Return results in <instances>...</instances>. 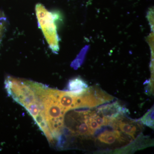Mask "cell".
<instances>
[{
	"mask_svg": "<svg viewBox=\"0 0 154 154\" xmlns=\"http://www.w3.org/2000/svg\"><path fill=\"white\" fill-rule=\"evenodd\" d=\"M31 85L41 102L42 111L50 132L54 141L59 140L64 128L66 112L58 102L54 94L53 89L33 81Z\"/></svg>",
	"mask_w": 154,
	"mask_h": 154,
	"instance_id": "obj_1",
	"label": "cell"
},
{
	"mask_svg": "<svg viewBox=\"0 0 154 154\" xmlns=\"http://www.w3.org/2000/svg\"><path fill=\"white\" fill-rule=\"evenodd\" d=\"M35 11L39 28H41L50 48L53 52H57L59 47L55 24L57 17L54 13L48 11L40 3L36 4Z\"/></svg>",
	"mask_w": 154,
	"mask_h": 154,
	"instance_id": "obj_2",
	"label": "cell"
},
{
	"mask_svg": "<svg viewBox=\"0 0 154 154\" xmlns=\"http://www.w3.org/2000/svg\"><path fill=\"white\" fill-rule=\"evenodd\" d=\"M110 124L114 129L129 135L134 139L139 130V125L135 122L125 118L123 115L113 119L110 121Z\"/></svg>",
	"mask_w": 154,
	"mask_h": 154,
	"instance_id": "obj_3",
	"label": "cell"
},
{
	"mask_svg": "<svg viewBox=\"0 0 154 154\" xmlns=\"http://www.w3.org/2000/svg\"><path fill=\"white\" fill-rule=\"evenodd\" d=\"M125 108L122 107L117 102L104 105L98 108L97 110V113L108 119L110 121L119 116L123 115L125 113Z\"/></svg>",
	"mask_w": 154,
	"mask_h": 154,
	"instance_id": "obj_4",
	"label": "cell"
},
{
	"mask_svg": "<svg viewBox=\"0 0 154 154\" xmlns=\"http://www.w3.org/2000/svg\"><path fill=\"white\" fill-rule=\"evenodd\" d=\"M122 133L117 130H114L113 131H105L98 136V140L101 143L105 144H113L116 142H122L125 141V138Z\"/></svg>",
	"mask_w": 154,
	"mask_h": 154,
	"instance_id": "obj_5",
	"label": "cell"
},
{
	"mask_svg": "<svg viewBox=\"0 0 154 154\" xmlns=\"http://www.w3.org/2000/svg\"><path fill=\"white\" fill-rule=\"evenodd\" d=\"M88 88L87 83L79 77L70 80L67 85V91L75 95L83 94Z\"/></svg>",
	"mask_w": 154,
	"mask_h": 154,
	"instance_id": "obj_6",
	"label": "cell"
},
{
	"mask_svg": "<svg viewBox=\"0 0 154 154\" xmlns=\"http://www.w3.org/2000/svg\"><path fill=\"white\" fill-rule=\"evenodd\" d=\"M143 124L152 128H154V108H152L141 119Z\"/></svg>",
	"mask_w": 154,
	"mask_h": 154,
	"instance_id": "obj_7",
	"label": "cell"
},
{
	"mask_svg": "<svg viewBox=\"0 0 154 154\" xmlns=\"http://www.w3.org/2000/svg\"><path fill=\"white\" fill-rule=\"evenodd\" d=\"M7 21V18L3 12L0 11V44L6 30Z\"/></svg>",
	"mask_w": 154,
	"mask_h": 154,
	"instance_id": "obj_8",
	"label": "cell"
}]
</instances>
